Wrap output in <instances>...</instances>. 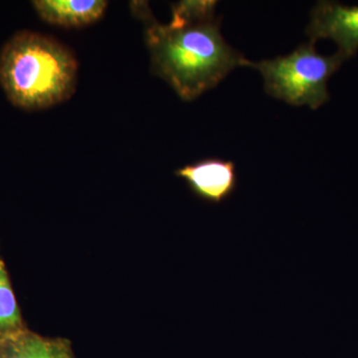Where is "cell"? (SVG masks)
Here are the masks:
<instances>
[{
  "instance_id": "cell-7",
  "label": "cell",
  "mask_w": 358,
  "mask_h": 358,
  "mask_svg": "<svg viewBox=\"0 0 358 358\" xmlns=\"http://www.w3.org/2000/svg\"><path fill=\"white\" fill-rule=\"evenodd\" d=\"M0 358H76L67 338H47L26 329L0 348Z\"/></svg>"
},
{
  "instance_id": "cell-5",
  "label": "cell",
  "mask_w": 358,
  "mask_h": 358,
  "mask_svg": "<svg viewBox=\"0 0 358 358\" xmlns=\"http://www.w3.org/2000/svg\"><path fill=\"white\" fill-rule=\"evenodd\" d=\"M174 174L185 181L195 196L211 204L226 201L237 188L236 166L231 160L204 159L176 169Z\"/></svg>"
},
{
  "instance_id": "cell-2",
  "label": "cell",
  "mask_w": 358,
  "mask_h": 358,
  "mask_svg": "<svg viewBox=\"0 0 358 358\" xmlns=\"http://www.w3.org/2000/svg\"><path fill=\"white\" fill-rule=\"evenodd\" d=\"M77 73L74 53L40 33H18L0 53V84L21 109H48L65 102L76 89Z\"/></svg>"
},
{
  "instance_id": "cell-3",
  "label": "cell",
  "mask_w": 358,
  "mask_h": 358,
  "mask_svg": "<svg viewBox=\"0 0 358 358\" xmlns=\"http://www.w3.org/2000/svg\"><path fill=\"white\" fill-rule=\"evenodd\" d=\"M313 42L300 45L286 56L261 62L248 61L247 67L262 74L268 95L294 107L317 110L329 102L327 82L345 62L338 53L322 55Z\"/></svg>"
},
{
  "instance_id": "cell-9",
  "label": "cell",
  "mask_w": 358,
  "mask_h": 358,
  "mask_svg": "<svg viewBox=\"0 0 358 358\" xmlns=\"http://www.w3.org/2000/svg\"><path fill=\"white\" fill-rule=\"evenodd\" d=\"M217 1L213 0H183L171 6V27H183L186 25L215 20Z\"/></svg>"
},
{
  "instance_id": "cell-8",
  "label": "cell",
  "mask_w": 358,
  "mask_h": 358,
  "mask_svg": "<svg viewBox=\"0 0 358 358\" xmlns=\"http://www.w3.org/2000/svg\"><path fill=\"white\" fill-rule=\"evenodd\" d=\"M26 329L6 264L0 258V348Z\"/></svg>"
},
{
  "instance_id": "cell-4",
  "label": "cell",
  "mask_w": 358,
  "mask_h": 358,
  "mask_svg": "<svg viewBox=\"0 0 358 358\" xmlns=\"http://www.w3.org/2000/svg\"><path fill=\"white\" fill-rule=\"evenodd\" d=\"M306 33L310 42L331 39L338 45L336 53L343 60L358 51V6H345L338 1L322 0L310 11Z\"/></svg>"
},
{
  "instance_id": "cell-1",
  "label": "cell",
  "mask_w": 358,
  "mask_h": 358,
  "mask_svg": "<svg viewBox=\"0 0 358 358\" xmlns=\"http://www.w3.org/2000/svg\"><path fill=\"white\" fill-rule=\"evenodd\" d=\"M131 6L145 22L152 73L164 79L181 100H196L235 68L247 67L249 60L221 34V17L171 27L157 22L147 2H134Z\"/></svg>"
},
{
  "instance_id": "cell-6",
  "label": "cell",
  "mask_w": 358,
  "mask_h": 358,
  "mask_svg": "<svg viewBox=\"0 0 358 358\" xmlns=\"http://www.w3.org/2000/svg\"><path fill=\"white\" fill-rule=\"evenodd\" d=\"M40 17L50 24L82 27L100 20L108 2L103 0H37L33 1Z\"/></svg>"
}]
</instances>
